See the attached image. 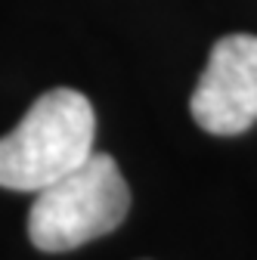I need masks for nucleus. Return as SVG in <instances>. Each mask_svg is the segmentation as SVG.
<instances>
[{"mask_svg":"<svg viewBox=\"0 0 257 260\" xmlns=\"http://www.w3.org/2000/svg\"><path fill=\"white\" fill-rule=\"evenodd\" d=\"M96 115L84 93L56 87L0 137V186L41 192L93 155Z\"/></svg>","mask_w":257,"mask_h":260,"instance_id":"obj_1","label":"nucleus"},{"mask_svg":"<svg viewBox=\"0 0 257 260\" xmlns=\"http://www.w3.org/2000/svg\"><path fill=\"white\" fill-rule=\"evenodd\" d=\"M131 189L112 155L93 152L81 168L38 192L28 211V239L59 254L81 248L124 223Z\"/></svg>","mask_w":257,"mask_h":260,"instance_id":"obj_2","label":"nucleus"},{"mask_svg":"<svg viewBox=\"0 0 257 260\" xmlns=\"http://www.w3.org/2000/svg\"><path fill=\"white\" fill-rule=\"evenodd\" d=\"M196 124L214 137H236L257 124V38L227 35L211 47L189 100Z\"/></svg>","mask_w":257,"mask_h":260,"instance_id":"obj_3","label":"nucleus"}]
</instances>
